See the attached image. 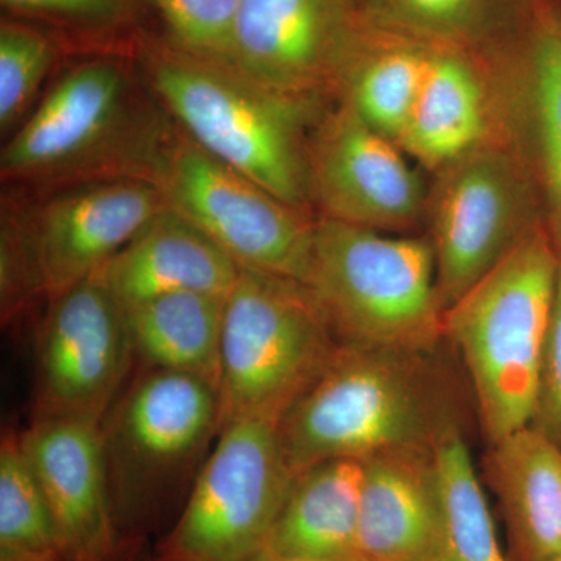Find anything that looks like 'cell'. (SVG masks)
<instances>
[{
    "mask_svg": "<svg viewBox=\"0 0 561 561\" xmlns=\"http://www.w3.org/2000/svg\"><path fill=\"white\" fill-rule=\"evenodd\" d=\"M219 430V394L205 379L151 368L128 390L103 432L117 535L154 518L171 476Z\"/></svg>",
    "mask_w": 561,
    "mask_h": 561,
    "instance_id": "cell-8",
    "label": "cell"
},
{
    "mask_svg": "<svg viewBox=\"0 0 561 561\" xmlns=\"http://www.w3.org/2000/svg\"><path fill=\"white\" fill-rule=\"evenodd\" d=\"M350 0H242L230 65L268 90L309 101L345 70Z\"/></svg>",
    "mask_w": 561,
    "mask_h": 561,
    "instance_id": "cell-11",
    "label": "cell"
},
{
    "mask_svg": "<svg viewBox=\"0 0 561 561\" xmlns=\"http://www.w3.org/2000/svg\"><path fill=\"white\" fill-rule=\"evenodd\" d=\"M225 300L176 291L128 306L124 316L133 351L151 368L197 376L217 390Z\"/></svg>",
    "mask_w": 561,
    "mask_h": 561,
    "instance_id": "cell-20",
    "label": "cell"
},
{
    "mask_svg": "<svg viewBox=\"0 0 561 561\" xmlns=\"http://www.w3.org/2000/svg\"><path fill=\"white\" fill-rule=\"evenodd\" d=\"M523 184L511 158L474 150L448 165L435 203L434 253L443 311L523 238Z\"/></svg>",
    "mask_w": 561,
    "mask_h": 561,
    "instance_id": "cell-10",
    "label": "cell"
},
{
    "mask_svg": "<svg viewBox=\"0 0 561 561\" xmlns=\"http://www.w3.org/2000/svg\"><path fill=\"white\" fill-rule=\"evenodd\" d=\"M302 286L341 345L420 353L445 332L434 247L321 217Z\"/></svg>",
    "mask_w": 561,
    "mask_h": 561,
    "instance_id": "cell-2",
    "label": "cell"
},
{
    "mask_svg": "<svg viewBox=\"0 0 561 561\" xmlns=\"http://www.w3.org/2000/svg\"><path fill=\"white\" fill-rule=\"evenodd\" d=\"M432 446L364 460L357 529V556L362 559L435 560L438 497Z\"/></svg>",
    "mask_w": 561,
    "mask_h": 561,
    "instance_id": "cell-16",
    "label": "cell"
},
{
    "mask_svg": "<svg viewBox=\"0 0 561 561\" xmlns=\"http://www.w3.org/2000/svg\"><path fill=\"white\" fill-rule=\"evenodd\" d=\"M181 50L230 65L242 0H151Z\"/></svg>",
    "mask_w": 561,
    "mask_h": 561,
    "instance_id": "cell-26",
    "label": "cell"
},
{
    "mask_svg": "<svg viewBox=\"0 0 561 561\" xmlns=\"http://www.w3.org/2000/svg\"><path fill=\"white\" fill-rule=\"evenodd\" d=\"M157 561H262L297 476L279 435V420L245 416L220 427Z\"/></svg>",
    "mask_w": 561,
    "mask_h": 561,
    "instance_id": "cell-6",
    "label": "cell"
},
{
    "mask_svg": "<svg viewBox=\"0 0 561 561\" xmlns=\"http://www.w3.org/2000/svg\"><path fill=\"white\" fill-rule=\"evenodd\" d=\"M0 561H36V560H27V559H10V557H0Z\"/></svg>",
    "mask_w": 561,
    "mask_h": 561,
    "instance_id": "cell-33",
    "label": "cell"
},
{
    "mask_svg": "<svg viewBox=\"0 0 561 561\" xmlns=\"http://www.w3.org/2000/svg\"><path fill=\"white\" fill-rule=\"evenodd\" d=\"M18 438L49 501L66 561H111L121 541L101 423L38 419Z\"/></svg>",
    "mask_w": 561,
    "mask_h": 561,
    "instance_id": "cell-14",
    "label": "cell"
},
{
    "mask_svg": "<svg viewBox=\"0 0 561 561\" xmlns=\"http://www.w3.org/2000/svg\"><path fill=\"white\" fill-rule=\"evenodd\" d=\"M420 353L342 345L279 420L295 476L328 460H367L434 445L438 416Z\"/></svg>",
    "mask_w": 561,
    "mask_h": 561,
    "instance_id": "cell-3",
    "label": "cell"
},
{
    "mask_svg": "<svg viewBox=\"0 0 561 561\" xmlns=\"http://www.w3.org/2000/svg\"><path fill=\"white\" fill-rule=\"evenodd\" d=\"M341 346L302 284L241 267L221 324L220 427L245 416L280 420Z\"/></svg>",
    "mask_w": 561,
    "mask_h": 561,
    "instance_id": "cell-5",
    "label": "cell"
},
{
    "mask_svg": "<svg viewBox=\"0 0 561 561\" xmlns=\"http://www.w3.org/2000/svg\"><path fill=\"white\" fill-rule=\"evenodd\" d=\"M535 91L542 161L553 203L561 202V31L540 36L535 49Z\"/></svg>",
    "mask_w": 561,
    "mask_h": 561,
    "instance_id": "cell-27",
    "label": "cell"
},
{
    "mask_svg": "<svg viewBox=\"0 0 561 561\" xmlns=\"http://www.w3.org/2000/svg\"><path fill=\"white\" fill-rule=\"evenodd\" d=\"M432 457L438 497L434 561H508L459 430L446 424L435 438Z\"/></svg>",
    "mask_w": 561,
    "mask_h": 561,
    "instance_id": "cell-22",
    "label": "cell"
},
{
    "mask_svg": "<svg viewBox=\"0 0 561 561\" xmlns=\"http://www.w3.org/2000/svg\"><path fill=\"white\" fill-rule=\"evenodd\" d=\"M54 60L50 41L27 25L0 27V128L10 130L31 108Z\"/></svg>",
    "mask_w": 561,
    "mask_h": 561,
    "instance_id": "cell-25",
    "label": "cell"
},
{
    "mask_svg": "<svg viewBox=\"0 0 561 561\" xmlns=\"http://www.w3.org/2000/svg\"><path fill=\"white\" fill-rule=\"evenodd\" d=\"M2 3L18 13L70 21H106L121 10V0H2Z\"/></svg>",
    "mask_w": 561,
    "mask_h": 561,
    "instance_id": "cell-29",
    "label": "cell"
},
{
    "mask_svg": "<svg viewBox=\"0 0 561 561\" xmlns=\"http://www.w3.org/2000/svg\"><path fill=\"white\" fill-rule=\"evenodd\" d=\"M552 242L561 260V202L556 203V213L552 217Z\"/></svg>",
    "mask_w": 561,
    "mask_h": 561,
    "instance_id": "cell-31",
    "label": "cell"
},
{
    "mask_svg": "<svg viewBox=\"0 0 561 561\" xmlns=\"http://www.w3.org/2000/svg\"><path fill=\"white\" fill-rule=\"evenodd\" d=\"M560 264L552 239L527 230L445 311L491 443L534 423Z\"/></svg>",
    "mask_w": 561,
    "mask_h": 561,
    "instance_id": "cell-1",
    "label": "cell"
},
{
    "mask_svg": "<svg viewBox=\"0 0 561 561\" xmlns=\"http://www.w3.org/2000/svg\"><path fill=\"white\" fill-rule=\"evenodd\" d=\"M239 271L216 242L168 206L98 276L125 309L176 291L228 297Z\"/></svg>",
    "mask_w": 561,
    "mask_h": 561,
    "instance_id": "cell-17",
    "label": "cell"
},
{
    "mask_svg": "<svg viewBox=\"0 0 561 561\" xmlns=\"http://www.w3.org/2000/svg\"><path fill=\"white\" fill-rule=\"evenodd\" d=\"M147 72L192 142L305 209L311 197L309 150L301 146L308 101L268 90L227 62L181 49L153 51Z\"/></svg>",
    "mask_w": 561,
    "mask_h": 561,
    "instance_id": "cell-4",
    "label": "cell"
},
{
    "mask_svg": "<svg viewBox=\"0 0 561 561\" xmlns=\"http://www.w3.org/2000/svg\"><path fill=\"white\" fill-rule=\"evenodd\" d=\"M262 561H313V560H302V559H265Z\"/></svg>",
    "mask_w": 561,
    "mask_h": 561,
    "instance_id": "cell-32",
    "label": "cell"
},
{
    "mask_svg": "<svg viewBox=\"0 0 561 561\" xmlns=\"http://www.w3.org/2000/svg\"><path fill=\"white\" fill-rule=\"evenodd\" d=\"M431 57L402 49L371 58L351 80L350 108L376 131L400 140L426 79Z\"/></svg>",
    "mask_w": 561,
    "mask_h": 561,
    "instance_id": "cell-24",
    "label": "cell"
},
{
    "mask_svg": "<svg viewBox=\"0 0 561 561\" xmlns=\"http://www.w3.org/2000/svg\"><path fill=\"white\" fill-rule=\"evenodd\" d=\"M553 561H561V557H560V559H557V560H553Z\"/></svg>",
    "mask_w": 561,
    "mask_h": 561,
    "instance_id": "cell-36",
    "label": "cell"
},
{
    "mask_svg": "<svg viewBox=\"0 0 561 561\" xmlns=\"http://www.w3.org/2000/svg\"><path fill=\"white\" fill-rule=\"evenodd\" d=\"M531 426L561 446V264L551 327L542 356L537 412Z\"/></svg>",
    "mask_w": 561,
    "mask_h": 561,
    "instance_id": "cell-28",
    "label": "cell"
},
{
    "mask_svg": "<svg viewBox=\"0 0 561 561\" xmlns=\"http://www.w3.org/2000/svg\"><path fill=\"white\" fill-rule=\"evenodd\" d=\"M362 482L364 461L353 459L323 461L298 474L265 559L348 561L359 557Z\"/></svg>",
    "mask_w": 561,
    "mask_h": 561,
    "instance_id": "cell-19",
    "label": "cell"
},
{
    "mask_svg": "<svg viewBox=\"0 0 561 561\" xmlns=\"http://www.w3.org/2000/svg\"><path fill=\"white\" fill-rule=\"evenodd\" d=\"M122 546V545H121ZM121 549V548H119ZM111 561H140V560H131V559H127V560H121L119 559V551H117L116 556L113 557V559H111ZM157 561V560H154Z\"/></svg>",
    "mask_w": 561,
    "mask_h": 561,
    "instance_id": "cell-34",
    "label": "cell"
},
{
    "mask_svg": "<svg viewBox=\"0 0 561 561\" xmlns=\"http://www.w3.org/2000/svg\"><path fill=\"white\" fill-rule=\"evenodd\" d=\"M169 208L205 232L239 267L302 284L316 221L201 149L190 138L154 161Z\"/></svg>",
    "mask_w": 561,
    "mask_h": 561,
    "instance_id": "cell-7",
    "label": "cell"
},
{
    "mask_svg": "<svg viewBox=\"0 0 561 561\" xmlns=\"http://www.w3.org/2000/svg\"><path fill=\"white\" fill-rule=\"evenodd\" d=\"M491 445L490 482L516 559H560L561 446L531 424Z\"/></svg>",
    "mask_w": 561,
    "mask_h": 561,
    "instance_id": "cell-18",
    "label": "cell"
},
{
    "mask_svg": "<svg viewBox=\"0 0 561 561\" xmlns=\"http://www.w3.org/2000/svg\"><path fill=\"white\" fill-rule=\"evenodd\" d=\"M348 561H370V560L362 559V557H354V559H351Z\"/></svg>",
    "mask_w": 561,
    "mask_h": 561,
    "instance_id": "cell-35",
    "label": "cell"
},
{
    "mask_svg": "<svg viewBox=\"0 0 561 561\" xmlns=\"http://www.w3.org/2000/svg\"><path fill=\"white\" fill-rule=\"evenodd\" d=\"M131 353L124 309L98 275L51 297L38 343L36 420L101 423Z\"/></svg>",
    "mask_w": 561,
    "mask_h": 561,
    "instance_id": "cell-9",
    "label": "cell"
},
{
    "mask_svg": "<svg viewBox=\"0 0 561 561\" xmlns=\"http://www.w3.org/2000/svg\"><path fill=\"white\" fill-rule=\"evenodd\" d=\"M485 101L470 66L451 55H432L426 79L400 142L431 165H451L479 149Z\"/></svg>",
    "mask_w": 561,
    "mask_h": 561,
    "instance_id": "cell-21",
    "label": "cell"
},
{
    "mask_svg": "<svg viewBox=\"0 0 561 561\" xmlns=\"http://www.w3.org/2000/svg\"><path fill=\"white\" fill-rule=\"evenodd\" d=\"M0 557L66 561L49 501L20 438H3L0 449Z\"/></svg>",
    "mask_w": 561,
    "mask_h": 561,
    "instance_id": "cell-23",
    "label": "cell"
},
{
    "mask_svg": "<svg viewBox=\"0 0 561 561\" xmlns=\"http://www.w3.org/2000/svg\"><path fill=\"white\" fill-rule=\"evenodd\" d=\"M165 208L150 180L105 181L51 198L25 227L41 290L51 298L98 275Z\"/></svg>",
    "mask_w": 561,
    "mask_h": 561,
    "instance_id": "cell-12",
    "label": "cell"
},
{
    "mask_svg": "<svg viewBox=\"0 0 561 561\" xmlns=\"http://www.w3.org/2000/svg\"><path fill=\"white\" fill-rule=\"evenodd\" d=\"M127 99V79L114 62L70 70L3 147V179H51L94 158L119 130Z\"/></svg>",
    "mask_w": 561,
    "mask_h": 561,
    "instance_id": "cell-15",
    "label": "cell"
},
{
    "mask_svg": "<svg viewBox=\"0 0 561 561\" xmlns=\"http://www.w3.org/2000/svg\"><path fill=\"white\" fill-rule=\"evenodd\" d=\"M393 140L348 105L324 122L309 150L311 197L323 217L378 231L416 219L423 191Z\"/></svg>",
    "mask_w": 561,
    "mask_h": 561,
    "instance_id": "cell-13",
    "label": "cell"
},
{
    "mask_svg": "<svg viewBox=\"0 0 561 561\" xmlns=\"http://www.w3.org/2000/svg\"><path fill=\"white\" fill-rule=\"evenodd\" d=\"M413 24L430 31H449L467 20L474 0H394Z\"/></svg>",
    "mask_w": 561,
    "mask_h": 561,
    "instance_id": "cell-30",
    "label": "cell"
}]
</instances>
